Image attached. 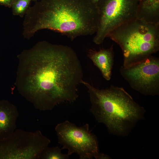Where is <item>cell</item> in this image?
Here are the masks:
<instances>
[{"label": "cell", "mask_w": 159, "mask_h": 159, "mask_svg": "<svg viewBox=\"0 0 159 159\" xmlns=\"http://www.w3.org/2000/svg\"><path fill=\"white\" fill-rule=\"evenodd\" d=\"M120 47L123 65L126 67L140 62L159 50V24L137 18L114 29L107 36Z\"/></svg>", "instance_id": "4"}, {"label": "cell", "mask_w": 159, "mask_h": 159, "mask_svg": "<svg viewBox=\"0 0 159 159\" xmlns=\"http://www.w3.org/2000/svg\"><path fill=\"white\" fill-rule=\"evenodd\" d=\"M58 143L62 150H68L69 156L76 153L80 159H99L98 142L96 136L89 130L86 123L78 127L68 120L57 124L55 127Z\"/></svg>", "instance_id": "5"}, {"label": "cell", "mask_w": 159, "mask_h": 159, "mask_svg": "<svg viewBox=\"0 0 159 159\" xmlns=\"http://www.w3.org/2000/svg\"><path fill=\"white\" fill-rule=\"evenodd\" d=\"M62 149L58 146L50 147L48 146L41 153L39 159H68L67 154L62 153Z\"/></svg>", "instance_id": "12"}, {"label": "cell", "mask_w": 159, "mask_h": 159, "mask_svg": "<svg viewBox=\"0 0 159 159\" xmlns=\"http://www.w3.org/2000/svg\"><path fill=\"white\" fill-rule=\"evenodd\" d=\"M50 142L39 130L16 129L8 137L0 139V159H39Z\"/></svg>", "instance_id": "7"}, {"label": "cell", "mask_w": 159, "mask_h": 159, "mask_svg": "<svg viewBox=\"0 0 159 159\" xmlns=\"http://www.w3.org/2000/svg\"><path fill=\"white\" fill-rule=\"evenodd\" d=\"M95 4H96L100 0H91Z\"/></svg>", "instance_id": "15"}, {"label": "cell", "mask_w": 159, "mask_h": 159, "mask_svg": "<svg viewBox=\"0 0 159 159\" xmlns=\"http://www.w3.org/2000/svg\"><path fill=\"white\" fill-rule=\"evenodd\" d=\"M19 116L16 105L7 100H0V139L8 137L16 130Z\"/></svg>", "instance_id": "9"}, {"label": "cell", "mask_w": 159, "mask_h": 159, "mask_svg": "<svg viewBox=\"0 0 159 159\" xmlns=\"http://www.w3.org/2000/svg\"><path fill=\"white\" fill-rule=\"evenodd\" d=\"M113 45L107 49H100L98 51L89 49L87 57L100 70L104 78L108 81L112 76V71L114 62Z\"/></svg>", "instance_id": "10"}, {"label": "cell", "mask_w": 159, "mask_h": 159, "mask_svg": "<svg viewBox=\"0 0 159 159\" xmlns=\"http://www.w3.org/2000/svg\"><path fill=\"white\" fill-rule=\"evenodd\" d=\"M81 84L87 89L91 104L90 111L98 122L106 126L110 133L126 136L144 119L145 110L123 87L111 85L99 89L84 80Z\"/></svg>", "instance_id": "3"}, {"label": "cell", "mask_w": 159, "mask_h": 159, "mask_svg": "<svg viewBox=\"0 0 159 159\" xmlns=\"http://www.w3.org/2000/svg\"><path fill=\"white\" fill-rule=\"evenodd\" d=\"M136 18L148 23L159 24V0H139Z\"/></svg>", "instance_id": "11"}, {"label": "cell", "mask_w": 159, "mask_h": 159, "mask_svg": "<svg viewBox=\"0 0 159 159\" xmlns=\"http://www.w3.org/2000/svg\"><path fill=\"white\" fill-rule=\"evenodd\" d=\"M120 73L134 90L145 95L159 94V59L151 55L130 66L120 68Z\"/></svg>", "instance_id": "8"}, {"label": "cell", "mask_w": 159, "mask_h": 159, "mask_svg": "<svg viewBox=\"0 0 159 159\" xmlns=\"http://www.w3.org/2000/svg\"><path fill=\"white\" fill-rule=\"evenodd\" d=\"M31 0H16L11 6L13 15L21 17L24 16L30 7Z\"/></svg>", "instance_id": "13"}, {"label": "cell", "mask_w": 159, "mask_h": 159, "mask_svg": "<svg viewBox=\"0 0 159 159\" xmlns=\"http://www.w3.org/2000/svg\"><path fill=\"white\" fill-rule=\"evenodd\" d=\"M38 0H31V1H35V2L37 1Z\"/></svg>", "instance_id": "16"}, {"label": "cell", "mask_w": 159, "mask_h": 159, "mask_svg": "<svg viewBox=\"0 0 159 159\" xmlns=\"http://www.w3.org/2000/svg\"><path fill=\"white\" fill-rule=\"evenodd\" d=\"M99 21L96 5L91 0H40L25 15L22 35L29 39L38 31L48 29L73 40L95 33Z\"/></svg>", "instance_id": "2"}, {"label": "cell", "mask_w": 159, "mask_h": 159, "mask_svg": "<svg viewBox=\"0 0 159 159\" xmlns=\"http://www.w3.org/2000/svg\"><path fill=\"white\" fill-rule=\"evenodd\" d=\"M16 0H0V5L9 8H11L13 3Z\"/></svg>", "instance_id": "14"}, {"label": "cell", "mask_w": 159, "mask_h": 159, "mask_svg": "<svg viewBox=\"0 0 159 159\" xmlns=\"http://www.w3.org/2000/svg\"><path fill=\"white\" fill-rule=\"evenodd\" d=\"M17 57L14 84L19 93L36 109L51 110L59 104L77 100L83 71L71 47L42 41Z\"/></svg>", "instance_id": "1"}, {"label": "cell", "mask_w": 159, "mask_h": 159, "mask_svg": "<svg viewBox=\"0 0 159 159\" xmlns=\"http://www.w3.org/2000/svg\"><path fill=\"white\" fill-rule=\"evenodd\" d=\"M139 0H100L96 4L99 21L93 42L100 44L117 27L137 18Z\"/></svg>", "instance_id": "6"}]
</instances>
